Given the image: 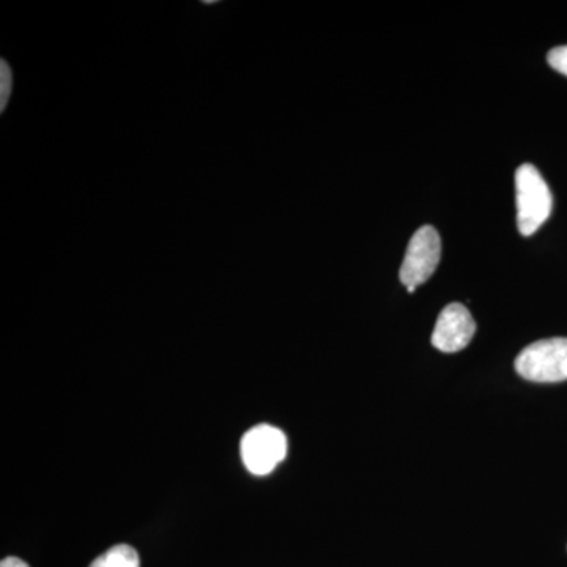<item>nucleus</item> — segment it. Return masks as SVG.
<instances>
[{"label":"nucleus","instance_id":"7","mask_svg":"<svg viewBox=\"0 0 567 567\" xmlns=\"http://www.w3.org/2000/svg\"><path fill=\"white\" fill-rule=\"evenodd\" d=\"M0 65H2V71H0V82H2V89H0V95H2V102H0V111H6L7 104L10 102L11 91H13V73H11V69L9 62L6 59L0 61Z\"/></svg>","mask_w":567,"mask_h":567},{"label":"nucleus","instance_id":"9","mask_svg":"<svg viewBox=\"0 0 567 567\" xmlns=\"http://www.w3.org/2000/svg\"><path fill=\"white\" fill-rule=\"evenodd\" d=\"M0 567H29L28 563L22 561L20 558L9 557L0 563Z\"/></svg>","mask_w":567,"mask_h":567},{"label":"nucleus","instance_id":"3","mask_svg":"<svg viewBox=\"0 0 567 567\" xmlns=\"http://www.w3.org/2000/svg\"><path fill=\"white\" fill-rule=\"evenodd\" d=\"M287 456V436L281 429L259 424L246 432L241 440V457L252 475L265 476L274 472Z\"/></svg>","mask_w":567,"mask_h":567},{"label":"nucleus","instance_id":"1","mask_svg":"<svg viewBox=\"0 0 567 567\" xmlns=\"http://www.w3.org/2000/svg\"><path fill=\"white\" fill-rule=\"evenodd\" d=\"M516 204L518 233L532 237L551 215L550 188L533 164H522L516 171Z\"/></svg>","mask_w":567,"mask_h":567},{"label":"nucleus","instance_id":"6","mask_svg":"<svg viewBox=\"0 0 567 567\" xmlns=\"http://www.w3.org/2000/svg\"><path fill=\"white\" fill-rule=\"evenodd\" d=\"M140 555L126 544L110 548L102 557L95 559L91 567H140Z\"/></svg>","mask_w":567,"mask_h":567},{"label":"nucleus","instance_id":"8","mask_svg":"<svg viewBox=\"0 0 567 567\" xmlns=\"http://www.w3.org/2000/svg\"><path fill=\"white\" fill-rule=\"evenodd\" d=\"M547 62L551 69L567 76V44L554 48V50L548 52Z\"/></svg>","mask_w":567,"mask_h":567},{"label":"nucleus","instance_id":"4","mask_svg":"<svg viewBox=\"0 0 567 567\" xmlns=\"http://www.w3.org/2000/svg\"><path fill=\"white\" fill-rule=\"evenodd\" d=\"M442 257V238L435 227L423 226L416 230L406 248L402 262L401 281L405 287H417L431 279Z\"/></svg>","mask_w":567,"mask_h":567},{"label":"nucleus","instance_id":"2","mask_svg":"<svg viewBox=\"0 0 567 567\" xmlns=\"http://www.w3.org/2000/svg\"><path fill=\"white\" fill-rule=\"evenodd\" d=\"M517 374L536 383L567 380V338H551L525 347L516 360Z\"/></svg>","mask_w":567,"mask_h":567},{"label":"nucleus","instance_id":"10","mask_svg":"<svg viewBox=\"0 0 567 567\" xmlns=\"http://www.w3.org/2000/svg\"><path fill=\"white\" fill-rule=\"evenodd\" d=\"M415 290H416V287H406V292H409V293H413V292H415Z\"/></svg>","mask_w":567,"mask_h":567},{"label":"nucleus","instance_id":"5","mask_svg":"<svg viewBox=\"0 0 567 567\" xmlns=\"http://www.w3.org/2000/svg\"><path fill=\"white\" fill-rule=\"evenodd\" d=\"M476 323L464 305H447L436 319L432 346L443 353H456L464 350L475 338Z\"/></svg>","mask_w":567,"mask_h":567}]
</instances>
